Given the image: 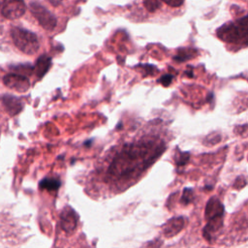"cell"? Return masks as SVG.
I'll return each instance as SVG.
<instances>
[{
	"label": "cell",
	"mask_w": 248,
	"mask_h": 248,
	"mask_svg": "<svg viewBox=\"0 0 248 248\" xmlns=\"http://www.w3.org/2000/svg\"><path fill=\"white\" fill-rule=\"evenodd\" d=\"M217 36L227 42L239 44L247 43V16H244L242 18L235 22H229L221 26L217 32Z\"/></svg>",
	"instance_id": "obj_1"
},
{
	"label": "cell",
	"mask_w": 248,
	"mask_h": 248,
	"mask_svg": "<svg viewBox=\"0 0 248 248\" xmlns=\"http://www.w3.org/2000/svg\"><path fill=\"white\" fill-rule=\"evenodd\" d=\"M11 36L16 46L26 54H34L39 49V41L33 32L21 27H13Z\"/></svg>",
	"instance_id": "obj_2"
},
{
	"label": "cell",
	"mask_w": 248,
	"mask_h": 248,
	"mask_svg": "<svg viewBox=\"0 0 248 248\" xmlns=\"http://www.w3.org/2000/svg\"><path fill=\"white\" fill-rule=\"evenodd\" d=\"M29 9L34 17L38 20L40 25L48 31H51L56 26V17L41 3L32 1L29 4Z\"/></svg>",
	"instance_id": "obj_3"
},
{
	"label": "cell",
	"mask_w": 248,
	"mask_h": 248,
	"mask_svg": "<svg viewBox=\"0 0 248 248\" xmlns=\"http://www.w3.org/2000/svg\"><path fill=\"white\" fill-rule=\"evenodd\" d=\"M26 7L23 0H3L1 14L8 19H16L22 16Z\"/></svg>",
	"instance_id": "obj_4"
},
{
	"label": "cell",
	"mask_w": 248,
	"mask_h": 248,
	"mask_svg": "<svg viewBox=\"0 0 248 248\" xmlns=\"http://www.w3.org/2000/svg\"><path fill=\"white\" fill-rule=\"evenodd\" d=\"M4 84L16 91L25 92L30 86L29 79L20 74H9L3 78Z\"/></svg>",
	"instance_id": "obj_5"
},
{
	"label": "cell",
	"mask_w": 248,
	"mask_h": 248,
	"mask_svg": "<svg viewBox=\"0 0 248 248\" xmlns=\"http://www.w3.org/2000/svg\"><path fill=\"white\" fill-rule=\"evenodd\" d=\"M60 219H61V228L66 232H73L77 228L78 218L77 213L72 207L66 206L60 214Z\"/></svg>",
	"instance_id": "obj_6"
},
{
	"label": "cell",
	"mask_w": 248,
	"mask_h": 248,
	"mask_svg": "<svg viewBox=\"0 0 248 248\" xmlns=\"http://www.w3.org/2000/svg\"><path fill=\"white\" fill-rule=\"evenodd\" d=\"M2 103L10 115H16L19 113L23 107L21 101L12 95H4L2 98Z\"/></svg>",
	"instance_id": "obj_7"
},
{
	"label": "cell",
	"mask_w": 248,
	"mask_h": 248,
	"mask_svg": "<svg viewBox=\"0 0 248 248\" xmlns=\"http://www.w3.org/2000/svg\"><path fill=\"white\" fill-rule=\"evenodd\" d=\"M223 215H224L223 204L215 197L211 198L208 201V202L206 204V208H205L206 220L213 218V217H217V216H223Z\"/></svg>",
	"instance_id": "obj_8"
},
{
	"label": "cell",
	"mask_w": 248,
	"mask_h": 248,
	"mask_svg": "<svg viewBox=\"0 0 248 248\" xmlns=\"http://www.w3.org/2000/svg\"><path fill=\"white\" fill-rule=\"evenodd\" d=\"M184 225V220L181 217H176V218H172L171 220H170L164 228V233L166 236H173L174 234H176L177 232H179L181 231V229L183 228Z\"/></svg>",
	"instance_id": "obj_9"
},
{
	"label": "cell",
	"mask_w": 248,
	"mask_h": 248,
	"mask_svg": "<svg viewBox=\"0 0 248 248\" xmlns=\"http://www.w3.org/2000/svg\"><path fill=\"white\" fill-rule=\"evenodd\" d=\"M51 66V58L46 54L41 55L36 62L35 65V72L38 78H42L46 75L48 69Z\"/></svg>",
	"instance_id": "obj_10"
},
{
	"label": "cell",
	"mask_w": 248,
	"mask_h": 248,
	"mask_svg": "<svg viewBox=\"0 0 248 248\" xmlns=\"http://www.w3.org/2000/svg\"><path fill=\"white\" fill-rule=\"evenodd\" d=\"M60 184H61V182H60L59 179L47 177V178L43 179L40 182L39 187L42 190H46V191L52 192V191H56L60 187Z\"/></svg>",
	"instance_id": "obj_11"
},
{
	"label": "cell",
	"mask_w": 248,
	"mask_h": 248,
	"mask_svg": "<svg viewBox=\"0 0 248 248\" xmlns=\"http://www.w3.org/2000/svg\"><path fill=\"white\" fill-rule=\"evenodd\" d=\"M193 49H179L177 55L174 57V60L176 61H184V60H187V59H190L193 57Z\"/></svg>",
	"instance_id": "obj_12"
},
{
	"label": "cell",
	"mask_w": 248,
	"mask_h": 248,
	"mask_svg": "<svg viewBox=\"0 0 248 248\" xmlns=\"http://www.w3.org/2000/svg\"><path fill=\"white\" fill-rule=\"evenodd\" d=\"M175 163L177 166H184L187 164L190 158V154L188 152H181L178 150V153L175 154Z\"/></svg>",
	"instance_id": "obj_13"
},
{
	"label": "cell",
	"mask_w": 248,
	"mask_h": 248,
	"mask_svg": "<svg viewBox=\"0 0 248 248\" xmlns=\"http://www.w3.org/2000/svg\"><path fill=\"white\" fill-rule=\"evenodd\" d=\"M143 5L148 12L153 13L160 8L161 3L160 0H143Z\"/></svg>",
	"instance_id": "obj_14"
},
{
	"label": "cell",
	"mask_w": 248,
	"mask_h": 248,
	"mask_svg": "<svg viewBox=\"0 0 248 248\" xmlns=\"http://www.w3.org/2000/svg\"><path fill=\"white\" fill-rule=\"evenodd\" d=\"M194 199V195H193V190L190 188H185L183 191V195L181 197V203L183 204H188L189 202H191Z\"/></svg>",
	"instance_id": "obj_15"
},
{
	"label": "cell",
	"mask_w": 248,
	"mask_h": 248,
	"mask_svg": "<svg viewBox=\"0 0 248 248\" xmlns=\"http://www.w3.org/2000/svg\"><path fill=\"white\" fill-rule=\"evenodd\" d=\"M172 78L173 77L170 74H166L161 78L158 79V82H160L164 86H169L172 81Z\"/></svg>",
	"instance_id": "obj_16"
},
{
	"label": "cell",
	"mask_w": 248,
	"mask_h": 248,
	"mask_svg": "<svg viewBox=\"0 0 248 248\" xmlns=\"http://www.w3.org/2000/svg\"><path fill=\"white\" fill-rule=\"evenodd\" d=\"M163 1L170 7H179L184 2V0H163Z\"/></svg>",
	"instance_id": "obj_17"
},
{
	"label": "cell",
	"mask_w": 248,
	"mask_h": 248,
	"mask_svg": "<svg viewBox=\"0 0 248 248\" xmlns=\"http://www.w3.org/2000/svg\"><path fill=\"white\" fill-rule=\"evenodd\" d=\"M52 5H55V6H57V5H59L60 3H61V1L62 0H48Z\"/></svg>",
	"instance_id": "obj_18"
},
{
	"label": "cell",
	"mask_w": 248,
	"mask_h": 248,
	"mask_svg": "<svg viewBox=\"0 0 248 248\" xmlns=\"http://www.w3.org/2000/svg\"><path fill=\"white\" fill-rule=\"evenodd\" d=\"M2 2H3V0H0V7H1V5H2Z\"/></svg>",
	"instance_id": "obj_19"
}]
</instances>
